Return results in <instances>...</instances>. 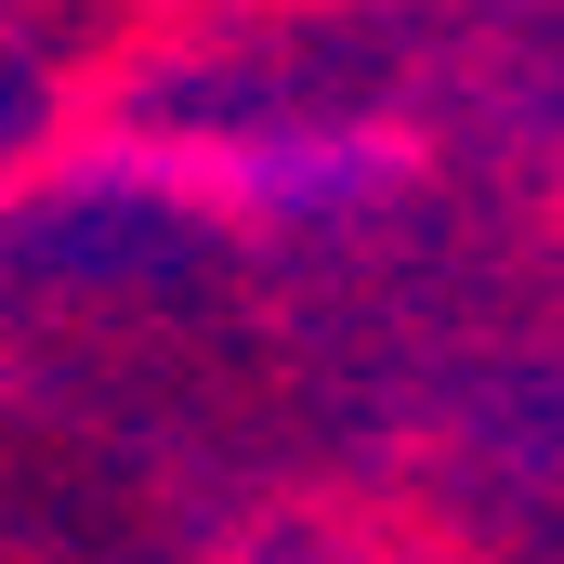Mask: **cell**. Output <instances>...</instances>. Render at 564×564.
I'll list each match as a JSON object with an SVG mask.
<instances>
[{
	"label": "cell",
	"mask_w": 564,
	"mask_h": 564,
	"mask_svg": "<svg viewBox=\"0 0 564 564\" xmlns=\"http://www.w3.org/2000/svg\"><path fill=\"white\" fill-rule=\"evenodd\" d=\"M421 171V144L381 119H237V132H184V144H119L106 184L224 210L250 237H302V224H368L394 184Z\"/></svg>",
	"instance_id": "6da1fadb"
}]
</instances>
